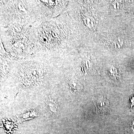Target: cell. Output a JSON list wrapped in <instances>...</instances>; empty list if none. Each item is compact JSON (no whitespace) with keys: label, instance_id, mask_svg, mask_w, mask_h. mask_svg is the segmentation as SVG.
<instances>
[{"label":"cell","instance_id":"1","mask_svg":"<svg viewBox=\"0 0 134 134\" xmlns=\"http://www.w3.org/2000/svg\"><path fill=\"white\" fill-rule=\"evenodd\" d=\"M92 100L97 113L107 114L110 112V105L108 99L102 95L93 97Z\"/></svg>","mask_w":134,"mask_h":134},{"label":"cell","instance_id":"2","mask_svg":"<svg viewBox=\"0 0 134 134\" xmlns=\"http://www.w3.org/2000/svg\"><path fill=\"white\" fill-rule=\"evenodd\" d=\"M70 86L71 90L74 92L82 91L83 89L82 85L77 81H74L70 82Z\"/></svg>","mask_w":134,"mask_h":134},{"label":"cell","instance_id":"3","mask_svg":"<svg viewBox=\"0 0 134 134\" xmlns=\"http://www.w3.org/2000/svg\"><path fill=\"white\" fill-rule=\"evenodd\" d=\"M84 22L86 26L89 28H93L95 25V20L91 16H86L84 19Z\"/></svg>","mask_w":134,"mask_h":134},{"label":"cell","instance_id":"4","mask_svg":"<svg viewBox=\"0 0 134 134\" xmlns=\"http://www.w3.org/2000/svg\"><path fill=\"white\" fill-rule=\"evenodd\" d=\"M109 74L113 79H117L119 76L118 70L115 67H111L109 70Z\"/></svg>","mask_w":134,"mask_h":134},{"label":"cell","instance_id":"5","mask_svg":"<svg viewBox=\"0 0 134 134\" xmlns=\"http://www.w3.org/2000/svg\"><path fill=\"white\" fill-rule=\"evenodd\" d=\"M113 6V8L114 9H118L119 8L120 3H119L117 2H115L113 3L112 4Z\"/></svg>","mask_w":134,"mask_h":134},{"label":"cell","instance_id":"6","mask_svg":"<svg viewBox=\"0 0 134 134\" xmlns=\"http://www.w3.org/2000/svg\"><path fill=\"white\" fill-rule=\"evenodd\" d=\"M131 130H132V132H133V133L134 134V122H133V124H132Z\"/></svg>","mask_w":134,"mask_h":134}]
</instances>
